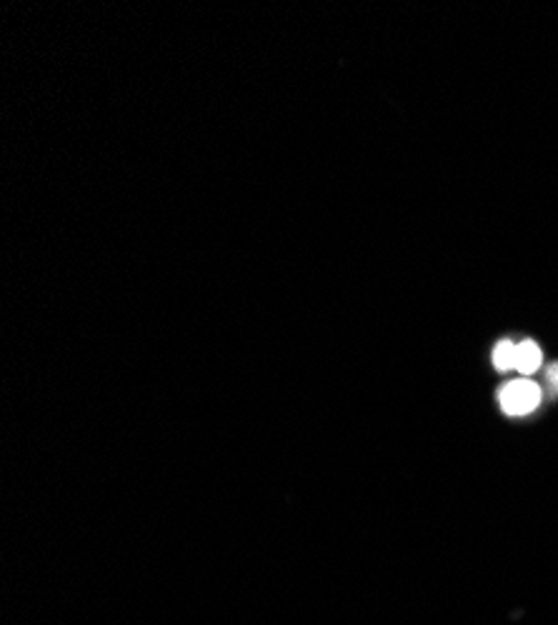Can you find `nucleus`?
Returning <instances> with one entry per match:
<instances>
[{
	"mask_svg": "<svg viewBox=\"0 0 558 625\" xmlns=\"http://www.w3.org/2000/svg\"><path fill=\"white\" fill-rule=\"evenodd\" d=\"M498 403L506 415H528L541 405V388L526 378L511 380L498 393Z\"/></svg>",
	"mask_w": 558,
	"mask_h": 625,
	"instance_id": "obj_1",
	"label": "nucleus"
},
{
	"mask_svg": "<svg viewBox=\"0 0 558 625\" xmlns=\"http://www.w3.org/2000/svg\"><path fill=\"white\" fill-rule=\"evenodd\" d=\"M541 363V348L533 340H523V343L516 345V370H521L523 375H531L541 368Z\"/></svg>",
	"mask_w": 558,
	"mask_h": 625,
	"instance_id": "obj_2",
	"label": "nucleus"
},
{
	"mask_svg": "<svg viewBox=\"0 0 558 625\" xmlns=\"http://www.w3.org/2000/svg\"><path fill=\"white\" fill-rule=\"evenodd\" d=\"M493 365L498 370L516 368V343H511V340L496 343V348H493Z\"/></svg>",
	"mask_w": 558,
	"mask_h": 625,
	"instance_id": "obj_3",
	"label": "nucleus"
},
{
	"mask_svg": "<svg viewBox=\"0 0 558 625\" xmlns=\"http://www.w3.org/2000/svg\"><path fill=\"white\" fill-rule=\"evenodd\" d=\"M546 383H548V390H551V395H558V363H553L551 368H548Z\"/></svg>",
	"mask_w": 558,
	"mask_h": 625,
	"instance_id": "obj_4",
	"label": "nucleus"
}]
</instances>
